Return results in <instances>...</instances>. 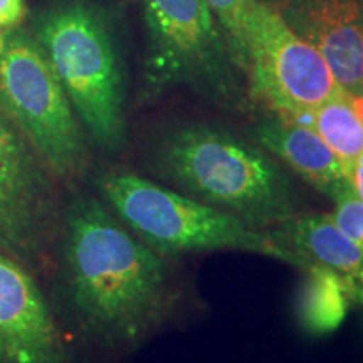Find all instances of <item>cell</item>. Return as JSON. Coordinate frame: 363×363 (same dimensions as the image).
I'll list each match as a JSON object with an SVG mask.
<instances>
[{
	"label": "cell",
	"instance_id": "30bf717a",
	"mask_svg": "<svg viewBox=\"0 0 363 363\" xmlns=\"http://www.w3.org/2000/svg\"><path fill=\"white\" fill-rule=\"evenodd\" d=\"M350 98L363 94V0H284L276 7Z\"/></svg>",
	"mask_w": 363,
	"mask_h": 363
},
{
	"label": "cell",
	"instance_id": "5bb4252c",
	"mask_svg": "<svg viewBox=\"0 0 363 363\" xmlns=\"http://www.w3.org/2000/svg\"><path fill=\"white\" fill-rule=\"evenodd\" d=\"M303 125L310 126L323 138L348 177L353 163L363 155V125L353 110L352 98L340 91L311 111Z\"/></svg>",
	"mask_w": 363,
	"mask_h": 363
},
{
	"label": "cell",
	"instance_id": "4fadbf2b",
	"mask_svg": "<svg viewBox=\"0 0 363 363\" xmlns=\"http://www.w3.org/2000/svg\"><path fill=\"white\" fill-rule=\"evenodd\" d=\"M299 293V323L311 335L331 333L343 323L348 303L357 293L342 276L328 267L313 264Z\"/></svg>",
	"mask_w": 363,
	"mask_h": 363
},
{
	"label": "cell",
	"instance_id": "7a4b0ae2",
	"mask_svg": "<svg viewBox=\"0 0 363 363\" xmlns=\"http://www.w3.org/2000/svg\"><path fill=\"white\" fill-rule=\"evenodd\" d=\"M152 170L167 187L262 230L299 214L293 180L257 143L207 125L180 126L163 135Z\"/></svg>",
	"mask_w": 363,
	"mask_h": 363
},
{
	"label": "cell",
	"instance_id": "ffe728a7",
	"mask_svg": "<svg viewBox=\"0 0 363 363\" xmlns=\"http://www.w3.org/2000/svg\"><path fill=\"white\" fill-rule=\"evenodd\" d=\"M261 2H264V4H267V6H272V7H278V6H281V4L284 2V0H261Z\"/></svg>",
	"mask_w": 363,
	"mask_h": 363
},
{
	"label": "cell",
	"instance_id": "8992f818",
	"mask_svg": "<svg viewBox=\"0 0 363 363\" xmlns=\"http://www.w3.org/2000/svg\"><path fill=\"white\" fill-rule=\"evenodd\" d=\"M143 16L145 99L187 86L219 103L238 101L239 69L206 0H143Z\"/></svg>",
	"mask_w": 363,
	"mask_h": 363
},
{
	"label": "cell",
	"instance_id": "52a82bcc",
	"mask_svg": "<svg viewBox=\"0 0 363 363\" xmlns=\"http://www.w3.org/2000/svg\"><path fill=\"white\" fill-rule=\"evenodd\" d=\"M240 72L249 94L274 115L301 121L340 93L325 59L286 24L278 9L252 0Z\"/></svg>",
	"mask_w": 363,
	"mask_h": 363
},
{
	"label": "cell",
	"instance_id": "ba28073f",
	"mask_svg": "<svg viewBox=\"0 0 363 363\" xmlns=\"http://www.w3.org/2000/svg\"><path fill=\"white\" fill-rule=\"evenodd\" d=\"M61 211L52 174L0 104V252L27 269L43 264Z\"/></svg>",
	"mask_w": 363,
	"mask_h": 363
},
{
	"label": "cell",
	"instance_id": "2e32d148",
	"mask_svg": "<svg viewBox=\"0 0 363 363\" xmlns=\"http://www.w3.org/2000/svg\"><path fill=\"white\" fill-rule=\"evenodd\" d=\"M335 211L331 212L335 222L348 238L363 247V202L352 187L335 199Z\"/></svg>",
	"mask_w": 363,
	"mask_h": 363
},
{
	"label": "cell",
	"instance_id": "7402d4cb",
	"mask_svg": "<svg viewBox=\"0 0 363 363\" xmlns=\"http://www.w3.org/2000/svg\"><path fill=\"white\" fill-rule=\"evenodd\" d=\"M360 299L363 301V289H362V293H360Z\"/></svg>",
	"mask_w": 363,
	"mask_h": 363
},
{
	"label": "cell",
	"instance_id": "3957f363",
	"mask_svg": "<svg viewBox=\"0 0 363 363\" xmlns=\"http://www.w3.org/2000/svg\"><path fill=\"white\" fill-rule=\"evenodd\" d=\"M101 201L142 242L163 257L199 251L259 254L306 271L313 264L288 246L278 230H262L130 172L99 179Z\"/></svg>",
	"mask_w": 363,
	"mask_h": 363
},
{
	"label": "cell",
	"instance_id": "9c48e42d",
	"mask_svg": "<svg viewBox=\"0 0 363 363\" xmlns=\"http://www.w3.org/2000/svg\"><path fill=\"white\" fill-rule=\"evenodd\" d=\"M0 363H72L33 272L0 252Z\"/></svg>",
	"mask_w": 363,
	"mask_h": 363
},
{
	"label": "cell",
	"instance_id": "ac0fdd59",
	"mask_svg": "<svg viewBox=\"0 0 363 363\" xmlns=\"http://www.w3.org/2000/svg\"><path fill=\"white\" fill-rule=\"evenodd\" d=\"M348 180H350L352 189L355 190V194L363 202V155L352 165L350 172H348Z\"/></svg>",
	"mask_w": 363,
	"mask_h": 363
},
{
	"label": "cell",
	"instance_id": "44dd1931",
	"mask_svg": "<svg viewBox=\"0 0 363 363\" xmlns=\"http://www.w3.org/2000/svg\"><path fill=\"white\" fill-rule=\"evenodd\" d=\"M9 29H0V49H2L4 45V40H6V33Z\"/></svg>",
	"mask_w": 363,
	"mask_h": 363
},
{
	"label": "cell",
	"instance_id": "6da1fadb",
	"mask_svg": "<svg viewBox=\"0 0 363 363\" xmlns=\"http://www.w3.org/2000/svg\"><path fill=\"white\" fill-rule=\"evenodd\" d=\"M57 289L83 337L135 347L167 321L179 284L167 257L142 242L101 199L78 194L62 207Z\"/></svg>",
	"mask_w": 363,
	"mask_h": 363
},
{
	"label": "cell",
	"instance_id": "5b68a950",
	"mask_svg": "<svg viewBox=\"0 0 363 363\" xmlns=\"http://www.w3.org/2000/svg\"><path fill=\"white\" fill-rule=\"evenodd\" d=\"M0 104L56 180H79L89 165L83 125L38 40L9 29L0 49Z\"/></svg>",
	"mask_w": 363,
	"mask_h": 363
},
{
	"label": "cell",
	"instance_id": "8fae6325",
	"mask_svg": "<svg viewBox=\"0 0 363 363\" xmlns=\"http://www.w3.org/2000/svg\"><path fill=\"white\" fill-rule=\"evenodd\" d=\"M254 142L331 201L350 189L347 172L310 126L272 115L252 130Z\"/></svg>",
	"mask_w": 363,
	"mask_h": 363
},
{
	"label": "cell",
	"instance_id": "9a60e30c",
	"mask_svg": "<svg viewBox=\"0 0 363 363\" xmlns=\"http://www.w3.org/2000/svg\"><path fill=\"white\" fill-rule=\"evenodd\" d=\"M206 2L216 19L224 27L230 54L239 69L242 65L244 52H246L247 17L252 0H206Z\"/></svg>",
	"mask_w": 363,
	"mask_h": 363
},
{
	"label": "cell",
	"instance_id": "e0dca14e",
	"mask_svg": "<svg viewBox=\"0 0 363 363\" xmlns=\"http://www.w3.org/2000/svg\"><path fill=\"white\" fill-rule=\"evenodd\" d=\"M24 17V0H0V29H16Z\"/></svg>",
	"mask_w": 363,
	"mask_h": 363
},
{
	"label": "cell",
	"instance_id": "7c38bea8",
	"mask_svg": "<svg viewBox=\"0 0 363 363\" xmlns=\"http://www.w3.org/2000/svg\"><path fill=\"white\" fill-rule=\"evenodd\" d=\"M278 234L311 264L337 272L360 296L363 289V247L340 229L331 214H296L281 224Z\"/></svg>",
	"mask_w": 363,
	"mask_h": 363
},
{
	"label": "cell",
	"instance_id": "d6986e66",
	"mask_svg": "<svg viewBox=\"0 0 363 363\" xmlns=\"http://www.w3.org/2000/svg\"><path fill=\"white\" fill-rule=\"evenodd\" d=\"M352 104H353V110H355L358 120L363 125V94L362 96H355L352 98Z\"/></svg>",
	"mask_w": 363,
	"mask_h": 363
},
{
	"label": "cell",
	"instance_id": "277c9868",
	"mask_svg": "<svg viewBox=\"0 0 363 363\" xmlns=\"http://www.w3.org/2000/svg\"><path fill=\"white\" fill-rule=\"evenodd\" d=\"M34 38L51 62L79 123L106 153L126 145L123 76L104 16L86 2L40 13Z\"/></svg>",
	"mask_w": 363,
	"mask_h": 363
}]
</instances>
